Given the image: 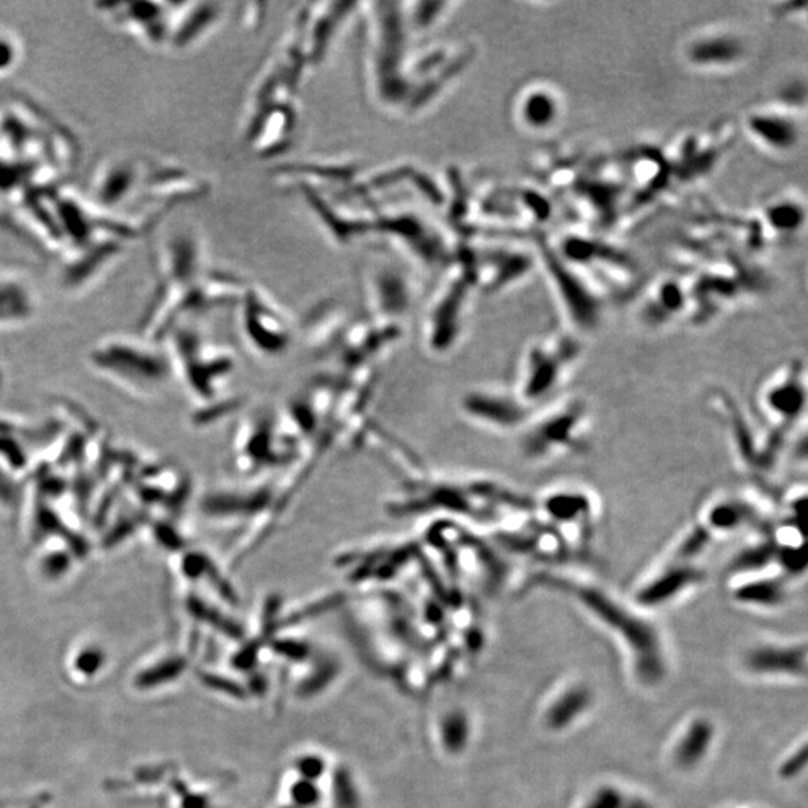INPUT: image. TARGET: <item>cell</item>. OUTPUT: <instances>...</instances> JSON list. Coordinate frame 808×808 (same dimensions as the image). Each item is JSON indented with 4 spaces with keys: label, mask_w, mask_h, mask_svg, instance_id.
<instances>
[{
    "label": "cell",
    "mask_w": 808,
    "mask_h": 808,
    "mask_svg": "<svg viewBox=\"0 0 808 808\" xmlns=\"http://www.w3.org/2000/svg\"><path fill=\"white\" fill-rule=\"evenodd\" d=\"M537 587H547L571 596L602 628L617 638L628 653L630 670L640 686L656 687L668 674V653L661 630L635 605L626 604L599 585L557 573L536 577Z\"/></svg>",
    "instance_id": "6da1fadb"
},
{
    "label": "cell",
    "mask_w": 808,
    "mask_h": 808,
    "mask_svg": "<svg viewBox=\"0 0 808 808\" xmlns=\"http://www.w3.org/2000/svg\"><path fill=\"white\" fill-rule=\"evenodd\" d=\"M587 406L581 400L561 404L528 428L523 440L524 455L539 462L565 452L583 451L587 444Z\"/></svg>",
    "instance_id": "7a4b0ae2"
},
{
    "label": "cell",
    "mask_w": 808,
    "mask_h": 808,
    "mask_svg": "<svg viewBox=\"0 0 808 808\" xmlns=\"http://www.w3.org/2000/svg\"><path fill=\"white\" fill-rule=\"evenodd\" d=\"M536 514L555 527L578 556L587 551L595 536L596 504L592 495L580 488H559L535 503Z\"/></svg>",
    "instance_id": "3957f363"
},
{
    "label": "cell",
    "mask_w": 808,
    "mask_h": 808,
    "mask_svg": "<svg viewBox=\"0 0 808 808\" xmlns=\"http://www.w3.org/2000/svg\"><path fill=\"white\" fill-rule=\"evenodd\" d=\"M580 355V346L572 338L539 343L525 357L519 397L525 404L543 402L560 385L566 370Z\"/></svg>",
    "instance_id": "277c9868"
},
{
    "label": "cell",
    "mask_w": 808,
    "mask_h": 808,
    "mask_svg": "<svg viewBox=\"0 0 808 808\" xmlns=\"http://www.w3.org/2000/svg\"><path fill=\"white\" fill-rule=\"evenodd\" d=\"M706 572L698 561L673 559L658 566L633 593V605L642 613L657 611L704 583Z\"/></svg>",
    "instance_id": "5b68a950"
},
{
    "label": "cell",
    "mask_w": 808,
    "mask_h": 808,
    "mask_svg": "<svg viewBox=\"0 0 808 808\" xmlns=\"http://www.w3.org/2000/svg\"><path fill=\"white\" fill-rule=\"evenodd\" d=\"M742 665L751 676L806 680V642H762L747 650Z\"/></svg>",
    "instance_id": "8992f818"
},
{
    "label": "cell",
    "mask_w": 808,
    "mask_h": 808,
    "mask_svg": "<svg viewBox=\"0 0 808 808\" xmlns=\"http://www.w3.org/2000/svg\"><path fill=\"white\" fill-rule=\"evenodd\" d=\"M763 409L775 419L774 427L794 430L806 412V373L801 363L792 364L785 373L768 383L762 394Z\"/></svg>",
    "instance_id": "52a82bcc"
},
{
    "label": "cell",
    "mask_w": 808,
    "mask_h": 808,
    "mask_svg": "<svg viewBox=\"0 0 808 808\" xmlns=\"http://www.w3.org/2000/svg\"><path fill=\"white\" fill-rule=\"evenodd\" d=\"M698 523L716 539L718 536L737 535L749 528L761 531L767 521L761 509L750 500L742 497H722L706 504Z\"/></svg>",
    "instance_id": "ba28073f"
},
{
    "label": "cell",
    "mask_w": 808,
    "mask_h": 808,
    "mask_svg": "<svg viewBox=\"0 0 808 808\" xmlns=\"http://www.w3.org/2000/svg\"><path fill=\"white\" fill-rule=\"evenodd\" d=\"M593 705L595 693L587 682H569L548 699L540 722L548 733H568L587 716Z\"/></svg>",
    "instance_id": "9c48e42d"
},
{
    "label": "cell",
    "mask_w": 808,
    "mask_h": 808,
    "mask_svg": "<svg viewBox=\"0 0 808 808\" xmlns=\"http://www.w3.org/2000/svg\"><path fill=\"white\" fill-rule=\"evenodd\" d=\"M717 727L710 717L697 716L678 730L669 749V761L681 773L698 770L713 753Z\"/></svg>",
    "instance_id": "30bf717a"
},
{
    "label": "cell",
    "mask_w": 808,
    "mask_h": 808,
    "mask_svg": "<svg viewBox=\"0 0 808 808\" xmlns=\"http://www.w3.org/2000/svg\"><path fill=\"white\" fill-rule=\"evenodd\" d=\"M730 597L735 604L754 609H777L791 597V580L771 571L758 575L734 578Z\"/></svg>",
    "instance_id": "8fae6325"
},
{
    "label": "cell",
    "mask_w": 808,
    "mask_h": 808,
    "mask_svg": "<svg viewBox=\"0 0 808 808\" xmlns=\"http://www.w3.org/2000/svg\"><path fill=\"white\" fill-rule=\"evenodd\" d=\"M466 411L480 421L499 428H516L527 423L531 411L523 400L496 393H474L464 402Z\"/></svg>",
    "instance_id": "7c38bea8"
},
{
    "label": "cell",
    "mask_w": 808,
    "mask_h": 808,
    "mask_svg": "<svg viewBox=\"0 0 808 808\" xmlns=\"http://www.w3.org/2000/svg\"><path fill=\"white\" fill-rule=\"evenodd\" d=\"M749 131L768 151L786 152L798 145V123L791 115H783L771 107L751 112Z\"/></svg>",
    "instance_id": "4fadbf2b"
},
{
    "label": "cell",
    "mask_w": 808,
    "mask_h": 808,
    "mask_svg": "<svg viewBox=\"0 0 808 808\" xmlns=\"http://www.w3.org/2000/svg\"><path fill=\"white\" fill-rule=\"evenodd\" d=\"M561 103L555 88L544 84H533L520 99L519 115L525 127L533 131H544L559 121Z\"/></svg>",
    "instance_id": "5bb4252c"
},
{
    "label": "cell",
    "mask_w": 808,
    "mask_h": 808,
    "mask_svg": "<svg viewBox=\"0 0 808 808\" xmlns=\"http://www.w3.org/2000/svg\"><path fill=\"white\" fill-rule=\"evenodd\" d=\"M739 44L733 38H721V35H702V38L693 40L690 46L689 58L697 64H722L723 52L727 59L739 56Z\"/></svg>",
    "instance_id": "9a60e30c"
},
{
    "label": "cell",
    "mask_w": 808,
    "mask_h": 808,
    "mask_svg": "<svg viewBox=\"0 0 808 808\" xmlns=\"http://www.w3.org/2000/svg\"><path fill=\"white\" fill-rule=\"evenodd\" d=\"M471 739V721L463 711L448 713L442 723V741L448 750L460 751Z\"/></svg>",
    "instance_id": "2e32d148"
},
{
    "label": "cell",
    "mask_w": 808,
    "mask_h": 808,
    "mask_svg": "<svg viewBox=\"0 0 808 808\" xmlns=\"http://www.w3.org/2000/svg\"><path fill=\"white\" fill-rule=\"evenodd\" d=\"M629 797L616 786L604 785L590 792L580 808H628Z\"/></svg>",
    "instance_id": "e0dca14e"
},
{
    "label": "cell",
    "mask_w": 808,
    "mask_h": 808,
    "mask_svg": "<svg viewBox=\"0 0 808 808\" xmlns=\"http://www.w3.org/2000/svg\"><path fill=\"white\" fill-rule=\"evenodd\" d=\"M807 765V742H801V746L797 749L792 750L789 754L779 765V775L783 780H792L798 777L799 774L806 770Z\"/></svg>",
    "instance_id": "ac0fdd59"
},
{
    "label": "cell",
    "mask_w": 808,
    "mask_h": 808,
    "mask_svg": "<svg viewBox=\"0 0 808 808\" xmlns=\"http://www.w3.org/2000/svg\"><path fill=\"white\" fill-rule=\"evenodd\" d=\"M99 652H95V650H91V652L81 654L79 664H76V668L81 670V673L84 674H93L96 673V669L99 668L100 664H103V658H100Z\"/></svg>",
    "instance_id": "d6986e66"
},
{
    "label": "cell",
    "mask_w": 808,
    "mask_h": 808,
    "mask_svg": "<svg viewBox=\"0 0 808 808\" xmlns=\"http://www.w3.org/2000/svg\"><path fill=\"white\" fill-rule=\"evenodd\" d=\"M17 50L10 43V40L0 39V71L8 70L12 63L15 62L14 56Z\"/></svg>",
    "instance_id": "ffe728a7"
}]
</instances>
